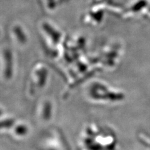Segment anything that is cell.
I'll list each match as a JSON object with an SVG mask.
<instances>
[{"mask_svg":"<svg viewBox=\"0 0 150 150\" xmlns=\"http://www.w3.org/2000/svg\"><path fill=\"white\" fill-rule=\"evenodd\" d=\"M13 129V134L17 138H24L28 132V126L23 123H17L16 125L15 123Z\"/></svg>","mask_w":150,"mask_h":150,"instance_id":"1","label":"cell"}]
</instances>
